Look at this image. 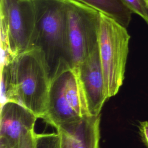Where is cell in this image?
<instances>
[{
    "label": "cell",
    "mask_w": 148,
    "mask_h": 148,
    "mask_svg": "<svg viewBox=\"0 0 148 148\" xmlns=\"http://www.w3.org/2000/svg\"><path fill=\"white\" fill-rule=\"evenodd\" d=\"M1 105L18 103L38 118L45 115L51 75L44 51L32 46L8 64H1Z\"/></svg>",
    "instance_id": "6da1fadb"
},
{
    "label": "cell",
    "mask_w": 148,
    "mask_h": 148,
    "mask_svg": "<svg viewBox=\"0 0 148 148\" xmlns=\"http://www.w3.org/2000/svg\"><path fill=\"white\" fill-rule=\"evenodd\" d=\"M35 25L32 46L41 49L50 65L61 58L69 60L65 0H33ZM71 63V62H70Z\"/></svg>",
    "instance_id": "7a4b0ae2"
},
{
    "label": "cell",
    "mask_w": 148,
    "mask_h": 148,
    "mask_svg": "<svg viewBox=\"0 0 148 148\" xmlns=\"http://www.w3.org/2000/svg\"><path fill=\"white\" fill-rule=\"evenodd\" d=\"M130 39L127 28L101 13L98 49L108 98L116 95L123 83Z\"/></svg>",
    "instance_id": "3957f363"
},
{
    "label": "cell",
    "mask_w": 148,
    "mask_h": 148,
    "mask_svg": "<svg viewBox=\"0 0 148 148\" xmlns=\"http://www.w3.org/2000/svg\"><path fill=\"white\" fill-rule=\"evenodd\" d=\"M69 60L73 68L98 46L101 13L75 0H65Z\"/></svg>",
    "instance_id": "277c9868"
},
{
    "label": "cell",
    "mask_w": 148,
    "mask_h": 148,
    "mask_svg": "<svg viewBox=\"0 0 148 148\" xmlns=\"http://www.w3.org/2000/svg\"><path fill=\"white\" fill-rule=\"evenodd\" d=\"M0 23L7 32L13 58L32 46L35 25L33 0H0Z\"/></svg>",
    "instance_id": "5b68a950"
},
{
    "label": "cell",
    "mask_w": 148,
    "mask_h": 148,
    "mask_svg": "<svg viewBox=\"0 0 148 148\" xmlns=\"http://www.w3.org/2000/svg\"><path fill=\"white\" fill-rule=\"evenodd\" d=\"M70 65L66 59H60L51 75L47 111L42 119L56 129L82 117L72 109L65 95V77Z\"/></svg>",
    "instance_id": "8992f818"
},
{
    "label": "cell",
    "mask_w": 148,
    "mask_h": 148,
    "mask_svg": "<svg viewBox=\"0 0 148 148\" xmlns=\"http://www.w3.org/2000/svg\"><path fill=\"white\" fill-rule=\"evenodd\" d=\"M73 69L82 86L90 115H99L108 98L98 46L87 55L77 68Z\"/></svg>",
    "instance_id": "52a82bcc"
},
{
    "label": "cell",
    "mask_w": 148,
    "mask_h": 148,
    "mask_svg": "<svg viewBox=\"0 0 148 148\" xmlns=\"http://www.w3.org/2000/svg\"><path fill=\"white\" fill-rule=\"evenodd\" d=\"M38 117L21 104L6 101L1 106L0 148H14L21 138L34 130Z\"/></svg>",
    "instance_id": "ba28073f"
},
{
    "label": "cell",
    "mask_w": 148,
    "mask_h": 148,
    "mask_svg": "<svg viewBox=\"0 0 148 148\" xmlns=\"http://www.w3.org/2000/svg\"><path fill=\"white\" fill-rule=\"evenodd\" d=\"M100 114L86 116L57 128L62 148H100Z\"/></svg>",
    "instance_id": "9c48e42d"
},
{
    "label": "cell",
    "mask_w": 148,
    "mask_h": 148,
    "mask_svg": "<svg viewBox=\"0 0 148 148\" xmlns=\"http://www.w3.org/2000/svg\"><path fill=\"white\" fill-rule=\"evenodd\" d=\"M65 92L69 105L79 116L90 115L82 86L71 65L66 70Z\"/></svg>",
    "instance_id": "30bf717a"
},
{
    "label": "cell",
    "mask_w": 148,
    "mask_h": 148,
    "mask_svg": "<svg viewBox=\"0 0 148 148\" xmlns=\"http://www.w3.org/2000/svg\"><path fill=\"white\" fill-rule=\"evenodd\" d=\"M112 18L127 28L130 23L132 12L121 0H75Z\"/></svg>",
    "instance_id": "8fae6325"
},
{
    "label": "cell",
    "mask_w": 148,
    "mask_h": 148,
    "mask_svg": "<svg viewBox=\"0 0 148 148\" xmlns=\"http://www.w3.org/2000/svg\"><path fill=\"white\" fill-rule=\"evenodd\" d=\"M35 148H62L59 133L36 134Z\"/></svg>",
    "instance_id": "7c38bea8"
},
{
    "label": "cell",
    "mask_w": 148,
    "mask_h": 148,
    "mask_svg": "<svg viewBox=\"0 0 148 148\" xmlns=\"http://www.w3.org/2000/svg\"><path fill=\"white\" fill-rule=\"evenodd\" d=\"M132 12L140 16L148 24V6L144 0H121Z\"/></svg>",
    "instance_id": "4fadbf2b"
},
{
    "label": "cell",
    "mask_w": 148,
    "mask_h": 148,
    "mask_svg": "<svg viewBox=\"0 0 148 148\" xmlns=\"http://www.w3.org/2000/svg\"><path fill=\"white\" fill-rule=\"evenodd\" d=\"M36 134L34 130L23 135L14 148H35Z\"/></svg>",
    "instance_id": "5bb4252c"
},
{
    "label": "cell",
    "mask_w": 148,
    "mask_h": 148,
    "mask_svg": "<svg viewBox=\"0 0 148 148\" xmlns=\"http://www.w3.org/2000/svg\"><path fill=\"white\" fill-rule=\"evenodd\" d=\"M139 131L142 142L148 148V121H144L139 123Z\"/></svg>",
    "instance_id": "9a60e30c"
},
{
    "label": "cell",
    "mask_w": 148,
    "mask_h": 148,
    "mask_svg": "<svg viewBox=\"0 0 148 148\" xmlns=\"http://www.w3.org/2000/svg\"><path fill=\"white\" fill-rule=\"evenodd\" d=\"M144 1L146 2V3L147 4V5L148 6V0H144Z\"/></svg>",
    "instance_id": "2e32d148"
},
{
    "label": "cell",
    "mask_w": 148,
    "mask_h": 148,
    "mask_svg": "<svg viewBox=\"0 0 148 148\" xmlns=\"http://www.w3.org/2000/svg\"></svg>",
    "instance_id": "e0dca14e"
}]
</instances>
